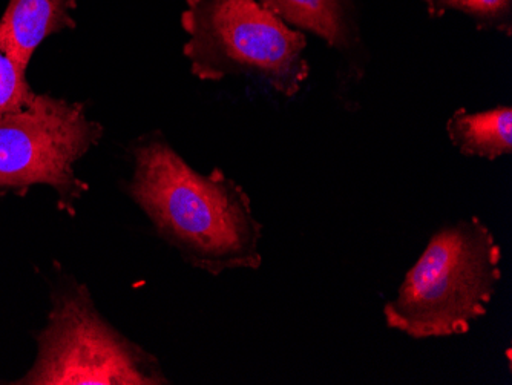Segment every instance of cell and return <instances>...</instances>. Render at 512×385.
I'll return each instance as SVG.
<instances>
[{"instance_id": "obj_1", "label": "cell", "mask_w": 512, "mask_h": 385, "mask_svg": "<svg viewBox=\"0 0 512 385\" xmlns=\"http://www.w3.org/2000/svg\"><path fill=\"white\" fill-rule=\"evenodd\" d=\"M132 155L126 192L186 263L214 277L260 269L263 224L243 186L220 168L195 171L160 132L143 137Z\"/></svg>"}, {"instance_id": "obj_2", "label": "cell", "mask_w": 512, "mask_h": 385, "mask_svg": "<svg viewBox=\"0 0 512 385\" xmlns=\"http://www.w3.org/2000/svg\"><path fill=\"white\" fill-rule=\"evenodd\" d=\"M502 260L493 231L476 215L445 224L385 304V324L417 341L465 335L488 313Z\"/></svg>"}, {"instance_id": "obj_3", "label": "cell", "mask_w": 512, "mask_h": 385, "mask_svg": "<svg viewBox=\"0 0 512 385\" xmlns=\"http://www.w3.org/2000/svg\"><path fill=\"white\" fill-rule=\"evenodd\" d=\"M181 27L191 73L206 82L250 77L295 97L310 77L307 37L258 0H186Z\"/></svg>"}, {"instance_id": "obj_4", "label": "cell", "mask_w": 512, "mask_h": 385, "mask_svg": "<svg viewBox=\"0 0 512 385\" xmlns=\"http://www.w3.org/2000/svg\"><path fill=\"white\" fill-rule=\"evenodd\" d=\"M34 366L11 384L168 385L154 355L100 315L85 284L69 281L53 293V310L36 335Z\"/></svg>"}, {"instance_id": "obj_5", "label": "cell", "mask_w": 512, "mask_h": 385, "mask_svg": "<svg viewBox=\"0 0 512 385\" xmlns=\"http://www.w3.org/2000/svg\"><path fill=\"white\" fill-rule=\"evenodd\" d=\"M102 135L83 103L37 94L33 105L0 119V192L23 195L33 186H51L60 211L76 215L89 188L74 166Z\"/></svg>"}, {"instance_id": "obj_6", "label": "cell", "mask_w": 512, "mask_h": 385, "mask_svg": "<svg viewBox=\"0 0 512 385\" xmlns=\"http://www.w3.org/2000/svg\"><path fill=\"white\" fill-rule=\"evenodd\" d=\"M295 30L324 40L344 60L347 74L362 79L367 51L362 42L355 0H258Z\"/></svg>"}, {"instance_id": "obj_7", "label": "cell", "mask_w": 512, "mask_h": 385, "mask_svg": "<svg viewBox=\"0 0 512 385\" xmlns=\"http://www.w3.org/2000/svg\"><path fill=\"white\" fill-rule=\"evenodd\" d=\"M76 0H10L0 19V51L27 71L31 57L46 37L76 28L69 11Z\"/></svg>"}, {"instance_id": "obj_8", "label": "cell", "mask_w": 512, "mask_h": 385, "mask_svg": "<svg viewBox=\"0 0 512 385\" xmlns=\"http://www.w3.org/2000/svg\"><path fill=\"white\" fill-rule=\"evenodd\" d=\"M447 134L454 148L465 157L494 162L512 152V108L499 105L480 112L456 109L448 119Z\"/></svg>"}, {"instance_id": "obj_9", "label": "cell", "mask_w": 512, "mask_h": 385, "mask_svg": "<svg viewBox=\"0 0 512 385\" xmlns=\"http://www.w3.org/2000/svg\"><path fill=\"white\" fill-rule=\"evenodd\" d=\"M431 19L459 13L473 20L477 30L512 37V0H422Z\"/></svg>"}, {"instance_id": "obj_10", "label": "cell", "mask_w": 512, "mask_h": 385, "mask_svg": "<svg viewBox=\"0 0 512 385\" xmlns=\"http://www.w3.org/2000/svg\"><path fill=\"white\" fill-rule=\"evenodd\" d=\"M37 94L22 70L4 51H0V119L33 105Z\"/></svg>"}]
</instances>
